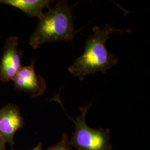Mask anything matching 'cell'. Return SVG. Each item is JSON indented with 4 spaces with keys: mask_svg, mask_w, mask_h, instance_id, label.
Returning <instances> with one entry per match:
<instances>
[{
    "mask_svg": "<svg viewBox=\"0 0 150 150\" xmlns=\"http://www.w3.org/2000/svg\"><path fill=\"white\" fill-rule=\"evenodd\" d=\"M93 33L86 40L83 54L75 60L68 68V71L81 81L88 75L101 72L102 74L118 62L117 57L109 52L105 44L114 33H129L130 30H121L110 24H106L101 28L93 26Z\"/></svg>",
    "mask_w": 150,
    "mask_h": 150,
    "instance_id": "1",
    "label": "cell"
},
{
    "mask_svg": "<svg viewBox=\"0 0 150 150\" xmlns=\"http://www.w3.org/2000/svg\"><path fill=\"white\" fill-rule=\"evenodd\" d=\"M42 143L41 142H39L38 144L35 148H33L32 150H42Z\"/></svg>",
    "mask_w": 150,
    "mask_h": 150,
    "instance_id": "10",
    "label": "cell"
},
{
    "mask_svg": "<svg viewBox=\"0 0 150 150\" xmlns=\"http://www.w3.org/2000/svg\"><path fill=\"white\" fill-rule=\"evenodd\" d=\"M24 125L23 118L19 107L8 104L0 110V136L6 144L14 145V136Z\"/></svg>",
    "mask_w": 150,
    "mask_h": 150,
    "instance_id": "6",
    "label": "cell"
},
{
    "mask_svg": "<svg viewBox=\"0 0 150 150\" xmlns=\"http://www.w3.org/2000/svg\"><path fill=\"white\" fill-rule=\"evenodd\" d=\"M75 17L72 7L64 0L58 1L52 8L43 13L35 31L31 36L29 44L37 49L49 42L73 41L81 29L75 30Z\"/></svg>",
    "mask_w": 150,
    "mask_h": 150,
    "instance_id": "2",
    "label": "cell"
},
{
    "mask_svg": "<svg viewBox=\"0 0 150 150\" xmlns=\"http://www.w3.org/2000/svg\"><path fill=\"white\" fill-rule=\"evenodd\" d=\"M18 38L10 37L6 41L0 63V81L7 82L13 81L22 66V52L18 50Z\"/></svg>",
    "mask_w": 150,
    "mask_h": 150,
    "instance_id": "4",
    "label": "cell"
},
{
    "mask_svg": "<svg viewBox=\"0 0 150 150\" xmlns=\"http://www.w3.org/2000/svg\"><path fill=\"white\" fill-rule=\"evenodd\" d=\"M91 104L81 107L80 115L75 120L69 118L75 124V132L70 141V145L78 150H112L109 129H95L88 127L86 122L87 112Z\"/></svg>",
    "mask_w": 150,
    "mask_h": 150,
    "instance_id": "3",
    "label": "cell"
},
{
    "mask_svg": "<svg viewBox=\"0 0 150 150\" xmlns=\"http://www.w3.org/2000/svg\"><path fill=\"white\" fill-rule=\"evenodd\" d=\"M54 1L50 0H0L1 4L11 6L25 13L30 17H37L39 20L43 15V9L51 8Z\"/></svg>",
    "mask_w": 150,
    "mask_h": 150,
    "instance_id": "7",
    "label": "cell"
},
{
    "mask_svg": "<svg viewBox=\"0 0 150 150\" xmlns=\"http://www.w3.org/2000/svg\"><path fill=\"white\" fill-rule=\"evenodd\" d=\"M17 90L27 93L32 97L40 96L46 90V83L42 76L35 72V62L22 66L13 80Z\"/></svg>",
    "mask_w": 150,
    "mask_h": 150,
    "instance_id": "5",
    "label": "cell"
},
{
    "mask_svg": "<svg viewBox=\"0 0 150 150\" xmlns=\"http://www.w3.org/2000/svg\"><path fill=\"white\" fill-rule=\"evenodd\" d=\"M48 150H72L69 138L67 134L64 133L59 143L49 147Z\"/></svg>",
    "mask_w": 150,
    "mask_h": 150,
    "instance_id": "8",
    "label": "cell"
},
{
    "mask_svg": "<svg viewBox=\"0 0 150 150\" xmlns=\"http://www.w3.org/2000/svg\"><path fill=\"white\" fill-rule=\"evenodd\" d=\"M0 150H6V143L0 136Z\"/></svg>",
    "mask_w": 150,
    "mask_h": 150,
    "instance_id": "9",
    "label": "cell"
}]
</instances>
